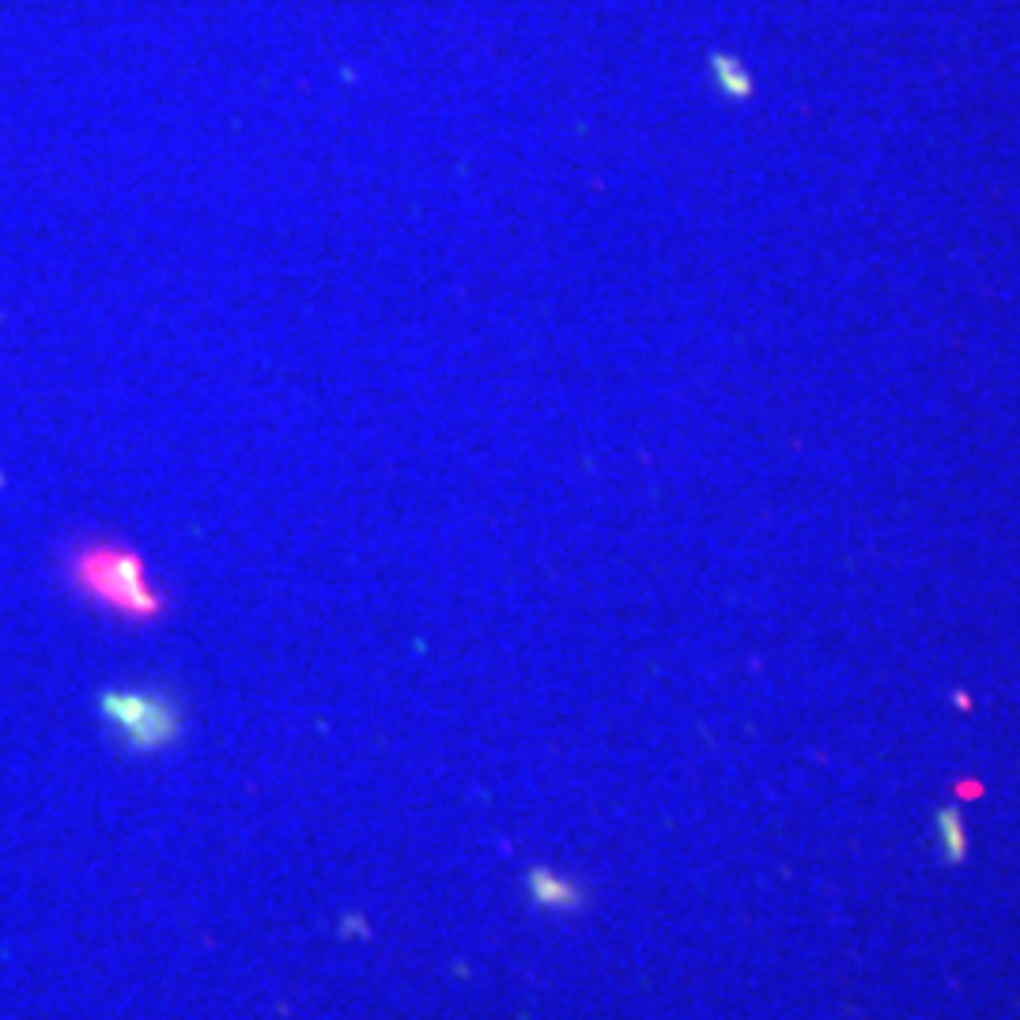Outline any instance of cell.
Wrapping results in <instances>:
<instances>
[{"label":"cell","mask_w":1020,"mask_h":1020,"mask_svg":"<svg viewBox=\"0 0 1020 1020\" xmlns=\"http://www.w3.org/2000/svg\"><path fill=\"white\" fill-rule=\"evenodd\" d=\"M61 578L83 605L117 624L151 627L170 616V593L151 578L144 552L114 533H83L68 541Z\"/></svg>","instance_id":"1"},{"label":"cell","mask_w":1020,"mask_h":1020,"mask_svg":"<svg viewBox=\"0 0 1020 1020\" xmlns=\"http://www.w3.org/2000/svg\"><path fill=\"white\" fill-rule=\"evenodd\" d=\"M525 888H530L533 907H541V911H552V915L582 911V904H586L582 888H578L571 877H564V873L548 870V865H533L530 877H525Z\"/></svg>","instance_id":"3"},{"label":"cell","mask_w":1020,"mask_h":1020,"mask_svg":"<svg viewBox=\"0 0 1020 1020\" xmlns=\"http://www.w3.org/2000/svg\"><path fill=\"white\" fill-rule=\"evenodd\" d=\"M99 714L110 737L133 756H156L182 741L185 711L163 684H110L99 692Z\"/></svg>","instance_id":"2"},{"label":"cell","mask_w":1020,"mask_h":1020,"mask_svg":"<svg viewBox=\"0 0 1020 1020\" xmlns=\"http://www.w3.org/2000/svg\"><path fill=\"white\" fill-rule=\"evenodd\" d=\"M933 831H938V850L949 865H964L967 862V824L964 813L956 805H945L933 816Z\"/></svg>","instance_id":"4"}]
</instances>
